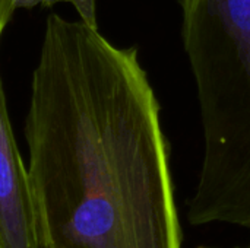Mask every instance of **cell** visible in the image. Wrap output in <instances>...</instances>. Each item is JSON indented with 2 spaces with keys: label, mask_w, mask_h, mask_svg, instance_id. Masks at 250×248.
Returning a JSON list of instances; mask_svg holds the SVG:
<instances>
[{
  "label": "cell",
  "mask_w": 250,
  "mask_h": 248,
  "mask_svg": "<svg viewBox=\"0 0 250 248\" xmlns=\"http://www.w3.org/2000/svg\"><path fill=\"white\" fill-rule=\"evenodd\" d=\"M23 130L42 248H182L161 107L135 47L50 15Z\"/></svg>",
  "instance_id": "obj_1"
},
{
  "label": "cell",
  "mask_w": 250,
  "mask_h": 248,
  "mask_svg": "<svg viewBox=\"0 0 250 248\" xmlns=\"http://www.w3.org/2000/svg\"><path fill=\"white\" fill-rule=\"evenodd\" d=\"M15 9L16 7H15L13 0H0V38H1L3 31L7 26Z\"/></svg>",
  "instance_id": "obj_5"
},
{
  "label": "cell",
  "mask_w": 250,
  "mask_h": 248,
  "mask_svg": "<svg viewBox=\"0 0 250 248\" xmlns=\"http://www.w3.org/2000/svg\"><path fill=\"white\" fill-rule=\"evenodd\" d=\"M204 156L188 221L250 232V0H179Z\"/></svg>",
  "instance_id": "obj_2"
},
{
  "label": "cell",
  "mask_w": 250,
  "mask_h": 248,
  "mask_svg": "<svg viewBox=\"0 0 250 248\" xmlns=\"http://www.w3.org/2000/svg\"><path fill=\"white\" fill-rule=\"evenodd\" d=\"M0 248H42L28 168L9 118L0 76Z\"/></svg>",
  "instance_id": "obj_3"
},
{
  "label": "cell",
  "mask_w": 250,
  "mask_h": 248,
  "mask_svg": "<svg viewBox=\"0 0 250 248\" xmlns=\"http://www.w3.org/2000/svg\"><path fill=\"white\" fill-rule=\"evenodd\" d=\"M245 248H250V246H249V247H245Z\"/></svg>",
  "instance_id": "obj_6"
},
{
  "label": "cell",
  "mask_w": 250,
  "mask_h": 248,
  "mask_svg": "<svg viewBox=\"0 0 250 248\" xmlns=\"http://www.w3.org/2000/svg\"><path fill=\"white\" fill-rule=\"evenodd\" d=\"M15 7H34V6H53L56 3H69L73 6L79 19L92 26H97V0H13Z\"/></svg>",
  "instance_id": "obj_4"
}]
</instances>
